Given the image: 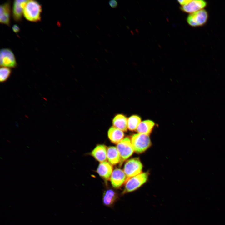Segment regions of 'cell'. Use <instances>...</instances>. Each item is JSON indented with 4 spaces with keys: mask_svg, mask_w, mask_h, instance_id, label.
Masks as SVG:
<instances>
[{
    "mask_svg": "<svg viewBox=\"0 0 225 225\" xmlns=\"http://www.w3.org/2000/svg\"><path fill=\"white\" fill-rule=\"evenodd\" d=\"M42 12V6L39 2L34 0H28L24 8L23 14L27 20L37 22L41 20Z\"/></svg>",
    "mask_w": 225,
    "mask_h": 225,
    "instance_id": "obj_1",
    "label": "cell"
},
{
    "mask_svg": "<svg viewBox=\"0 0 225 225\" xmlns=\"http://www.w3.org/2000/svg\"><path fill=\"white\" fill-rule=\"evenodd\" d=\"M131 142L134 151L137 153L144 152L151 144L149 135L139 133L132 136Z\"/></svg>",
    "mask_w": 225,
    "mask_h": 225,
    "instance_id": "obj_2",
    "label": "cell"
},
{
    "mask_svg": "<svg viewBox=\"0 0 225 225\" xmlns=\"http://www.w3.org/2000/svg\"><path fill=\"white\" fill-rule=\"evenodd\" d=\"M148 177L147 173L143 172L128 178L125 182L122 193L131 192L137 190L146 182Z\"/></svg>",
    "mask_w": 225,
    "mask_h": 225,
    "instance_id": "obj_3",
    "label": "cell"
},
{
    "mask_svg": "<svg viewBox=\"0 0 225 225\" xmlns=\"http://www.w3.org/2000/svg\"><path fill=\"white\" fill-rule=\"evenodd\" d=\"M142 168V164L138 158H132L127 161L124 167V171L127 176V180L141 173Z\"/></svg>",
    "mask_w": 225,
    "mask_h": 225,
    "instance_id": "obj_4",
    "label": "cell"
},
{
    "mask_svg": "<svg viewBox=\"0 0 225 225\" xmlns=\"http://www.w3.org/2000/svg\"><path fill=\"white\" fill-rule=\"evenodd\" d=\"M208 15L207 12L203 9L190 14L187 18L188 23L193 27L202 26L207 22Z\"/></svg>",
    "mask_w": 225,
    "mask_h": 225,
    "instance_id": "obj_5",
    "label": "cell"
},
{
    "mask_svg": "<svg viewBox=\"0 0 225 225\" xmlns=\"http://www.w3.org/2000/svg\"><path fill=\"white\" fill-rule=\"evenodd\" d=\"M117 148L120 156L121 162L129 158L134 151L131 140L128 137L124 138L118 143Z\"/></svg>",
    "mask_w": 225,
    "mask_h": 225,
    "instance_id": "obj_6",
    "label": "cell"
},
{
    "mask_svg": "<svg viewBox=\"0 0 225 225\" xmlns=\"http://www.w3.org/2000/svg\"><path fill=\"white\" fill-rule=\"evenodd\" d=\"M0 64L1 66L14 68L17 65L14 55L8 48H3L0 51Z\"/></svg>",
    "mask_w": 225,
    "mask_h": 225,
    "instance_id": "obj_7",
    "label": "cell"
},
{
    "mask_svg": "<svg viewBox=\"0 0 225 225\" xmlns=\"http://www.w3.org/2000/svg\"><path fill=\"white\" fill-rule=\"evenodd\" d=\"M207 5V2L204 0H191L181 7L180 9L184 12L191 14L204 9Z\"/></svg>",
    "mask_w": 225,
    "mask_h": 225,
    "instance_id": "obj_8",
    "label": "cell"
},
{
    "mask_svg": "<svg viewBox=\"0 0 225 225\" xmlns=\"http://www.w3.org/2000/svg\"><path fill=\"white\" fill-rule=\"evenodd\" d=\"M127 180V177L124 171L119 168L114 169L110 177L111 184L116 188L120 187Z\"/></svg>",
    "mask_w": 225,
    "mask_h": 225,
    "instance_id": "obj_9",
    "label": "cell"
},
{
    "mask_svg": "<svg viewBox=\"0 0 225 225\" xmlns=\"http://www.w3.org/2000/svg\"><path fill=\"white\" fill-rule=\"evenodd\" d=\"M28 1L26 0H16L14 1L12 14L15 21L19 22L21 20L24 9Z\"/></svg>",
    "mask_w": 225,
    "mask_h": 225,
    "instance_id": "obj_10",
    "label": "cell"
},
{
    "mask_svg": "<svg viewBox=\"0 0 225 225\" xmlns=\"http://www.w3.org/2000/svg\"><path fill=\"white\" fill-rule=\"evenodd\" d=\"M97 171L101 177L106 180H108L113 172V167L111 163L105 161L100 163Z\"/></svg>",
    "mask_w": 225,
    "mask_h": 225,
    "instance_id": "obj_11",
    "label": "cell"
},
{
    "mask_svg": "<svg viewBox=\"0 0 225 225\" xmlns=\"http://www.w3.org/2000/svg\"><path fill=\"white\" fill-rule=\"evenodd\" d=\"M11 8L10 2H7L0 7V22L7 25H10Z\"/></svg>",
    "mask_w": 225,
    "mask_h": 225,
    "instance_id": "obj_12",
    "label": "cell"
},
{
    "mask_svg": "<svg viewBox=\"0 0 225 225\" xmlns=\"http://www.w3.org/2000/svg\"><path fill=\"white\" fill-rule=\"evenodd\" d=\"M107 149L104 145L97 146L91 152L92 156L100 163L106 161L107 158Z\"/></svg>",
    "mask_w": 225,
    "mask_h": 225,
    "instance_id": "obj_13",
    "label": "cell"
},
{
    "mask_svg": "<svg viewBox=\"0 0 225 225\" xmlns=\"http://www.w3.org/2000/svg\"><path fill=\"white\" fill-rule=\"evenodd\" d=\"M108 136L112 142L118 144L123 139L124 133L122 131L112 126L108 130Z\"/></svg>",
    "mask_w": 225,
    "mask_h": 225,
    "instance_id": "obj_14",
    "label": "cell"
},
{
    "mask_svg": "<svg viewBox=\"0 0 225 225\" xmlns=\"http://www.w3.org/2000/svg\"><path fill=\"white\" fill-rule=\"evenodd\" d=\"M118 198V194L114 191L111 189H108L103 194V203L108 207L112 206L117 201Z\"/></svg>",
    "mask_w": 225,
    "mask_h": 225,
    "instance_id": "obj_15",
    "label": "cell"
},
{
    "mask_svg": "<svg viewBox=\"0 0 225 225\" xmlns=\"http://www.w3.org/2000/svg\"><path fill=\"white\" fill-rule=\"evenodd\" d=\"M113 127L122 131L127 130L128 119L124 115L118 114L116 115L112 120Z\"/></svg>",
    "mask_w": 225,
    "mask_h": 225,
    "instance_id": "obj_16",
    "label": "cell"
},
{
    "mask_svg": "<svg viewBox=\"0 0 225 225\" xmlns=\"http://www.w3.org/2000/svg\"><path fill=\"white\" fill-rule=\"evenodd\" d=\"M107 159L110 163L116 165L121 161V157L117 147L110 146L107 148Z\"/></svg>",
    "mask_w": 225,
    "mask_h": 225,
    "instance_id": "obj_17",
    "label": "cell"
},
{
    "mask_svg": "<svg viewBox=\"0 0 225 225\" xmlns=\"http://www.w3.org/2000/svg\"><path fill=\"white\" fill-rule=\"evenodd\" d=\"M154 125V122L151 120H145L140 122L136 131L138 133L149 135Z\"/></svg>",
    "mask_w": 225,
    "mask_h": 225,
    "instance_id": "obj_18",
    "label": "cell"
},
{
    "mask_svg": "<svg viewBox=\"0 0 225 225\" xmlns=\"http://www.w3.org/2000/svg\"><path fill=\"white\" fill-rule=\"evenodd\" d=\"M141 122V119L139 116H131L128 119V128L131 131L136 130Z\"/></svg>",
    "mask_w": 225,
    "mask_h": 225,
    "instance_id": "obj_19",
    "label": "cell"
},
{
    "mask_svg": "<svg viewBox=\"0 0 225 225\" xmlns=\"http://www.w3.org/2000/svg\"><path fill=\"white\" fill-rule=\"evenodd\" d=\"M11 73V70L9 68L6 67H1L0 69V81L3 82L7 81Z\"/></svg>",
    "mask_w": 225,
    "mask_h": 225,
    "instance_id": "obj_20",
    "label": "cell"
},
{
    "mask_svg": "<svg viewBox=\"0 0 225 225\" xmlns=\"http://www.w3.org/2000/svg\"><path fill=\"white\" fill-rule=\"evenodd\" d=\"M109 4L111 7L112 8H116L118 6V2L116 0H111L109 2Z\"/></svg>",
    "mask_w": 225,
    "mask_h": 225,
    "instance_id": "obj_21",
    "label": "cell"
},
{
    "mask_svg": "<svg viewBox=\"0 0 225 225\" xmlns=\"http://www.w3.org/2000/svg\"><path fill=\"white\" fill-rule=\"evenodd\" d=\"M12 29L13 31L16 33L18 32L20 30L19 27L16 24L13 25L12 27Z\"/></svg>",
    "mask_w": 225,
    "mask_h": 225,
    "instance_id": "obj_22",
    "label": "cell"
},
{
    "mask_svg": "<svg viewBox=\"0 0 225 225\" xmlns=\"http://www.w3.org/2000/svg\"><path fill=\"white\" fill-rule=\"evenodd\" d=\"M191 1V0H178V2L181 5L183 6L188 3L190 2Z\"/></svg>",
    "mask_w": 225,
    "mask_h": 225,
    "instance_id": "obj_23",
    "label": "cell"
},
{
    "mask_svg": "<svg viewBox=\"0 0 225 225\" xmlns=\"http://www.w3.org/2000/svg\"><path fill=\"white\" fill-rule=\"evenodd\" d=\"M105 51H106L107 52H108V50H107V49H105Z\"/></svg>",
    "mask_w": 225,
    "mask_h": 225,
    "instance_id": "obj_24",
    "label": "cell"
}]
</instances>
